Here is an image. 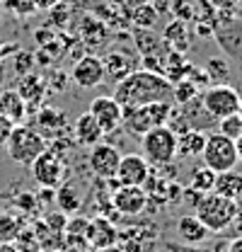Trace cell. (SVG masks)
<instances>
[{
  "label": "cell",
  "instance_id": "obj_18",
  "mask_svg": "<svg viewBox=\"0 0 242 252\" xmlns=\"http://www.w3.org/2000/svg\"><path fill=\"white\" fill-rule=\"evenodd\" d=\"M177 233H180L182 240L189 243V245H199V243H204L211 235V230L196 219L194 214H184V216L177 219Z\"/></svg>",
  "mask_w": 242,
  "mask_h": 252
},
{
  "label": "cell",
  "instance_id": "obj_12",
  "mask_svg": "<svg viewBox=\"0 0 242 252\" xmlns=\"http://www.w3.org/2000/svg\"><path fill=\"white\" fill-rule=\"evenodd\" d=\"M88 162H90V170L94 177H99V180H114L117 177V170H119V162H121V153L114 146L99 141V143H94L90 148Z\"/></svg>",
  "mask_w": 242,
  "mask_h": 252
},
{
  "label": "cell",
  "instance_id": "obj_28",
  "mask_svg": "<svg viewBox=\"0 0 242 252\" xmlns=\"http://www.w3.org/2000/svg\"><path fill=\"white\" fill-rule=\"evenodd\" d=\"M213 182H215V172L211 167L201 165V167H194L191 170V187L196 191H213Z\"/></svg>",
  "mask_w": 242,
  "mask_h": 252
},
{
  "label": "cell",
  "instance_id": "obj_2",
  "mask_svg": "<svg viewBox=\"0 0 242 252\" xmlns=\"http://www.w3.org/2000/svg\"><path fill=\"white\" fill-rule=\"evenodd\" d=\"M238 214H240V201L228 199V196H220L215 191H206L199 199V204L194 206V216L201 220L211 233L228 230L235 223Z\"/></svg>",
  "mask_w": 242,
  "mask_h": 252
},
{
  "label": "cell",
  "instance_id": "obj_4",
  "mask_svg": "<svg viewBox=\"0 0 242 252\" xmlns=\"http://www.w3.org/2000/svg\"><path fill=\"white\" fill-rule=\"evenodd\" d=\"M141 156L146 158L152 167L170 165L177 158V133L167 124L146 131L141 136Z\"/></svg>",
  "mask_w": 242,
  "mask_h": 252
},
{
  "label": "cell",
  "instance_id": "obj_8",
  "mask_svg": "<svg viewBox=\"0 0 242 252\" xmlns=\"http://www.w3.org/2000/svg\"><path fill=\"white\" fill-rule=\"evenodd\" d=\"M30 172L39 187L56 189L59 185H63L65 177H68V158H63L46 148V151L30 165Z\"/></svg>",
  "mask_w": 242,
  "mask_h": 252
},
{
  "label": "cell",
  "instance_id": "obj_29",
  "mask_svg": "<svg viewBox=\"0 0 242 252\" xmlns=\"http://www.w3.org/2000/svg\"><path fill=\"white\" fill-rule=\"evenodd\" d=\"M15 250L17 252H39L41 250V245H39V238H36V233H34V228L30 225H25L22 230H20V235L15 238Z\"/></svg>",
  "mask_w": 242,
  "mask_h": 252
},
{
  "label": "cell",
  "instance_id": "obj_13",
  "mask_svg": "<svg viewBox=\"0 0 242 252\" xmlns=\"http://www.w3.org/2000/svg\"><path fill=\"white\" fill-rule=\"evenodd\" d=\"M152 165L141 156V153H128V156H121L119 170H117V182L119 185H133V187H143L148 180H151Z\"/></svg>",
  "mask_w": 242,
  "mask_h": 252
},
{
  "label": "cell",
  "instance_id": "obj_42",
  "mask_svg": "<svg viewBox=\"0 0 242 252\" xmlns=\"http://www.w3.org/2000/svg\"><path fill=\"white\" fill-rule=\"evenodd\" d=\"M83 252H92V250H83Z\"/></svg>",
  "mask_w": 242,
  "mask_h": 252
},
{
  "label": "cell",
  "instance_id": "obj_31",
  "mask_svg": "<svg viewBox=\"0 0 242 252\" xmlns=\"http://www.w3.org/2000/svg\"><path fill=\"white\" fill-rule=\"evenodd\" d=\"M218 131L223 133V136H228V138H238L242 133V114H230V117H225V119H218Z\"/></svg>",
  "mask_w": 242,
  "mask_h": 252
},
{
  "label": "cell",
  "instance_id": "obj_14",
  "mask_svg": "<svg viewBox=\"0 0 242 252\" xmlns=\"http://www.w3.org/2000/svg\"><path fill=\"white\" fill-rule=\"evenodd\" d=\"M104 78H107L104 75V63L94 54H88V56L78 59L75 65H73V70H70V80L78 88H83V90H92V88L102 85Z\"/></svg>",
  "mask_w": 242,
  "mask_h": 252
},
{
  "label": "cell",
  "instance_id": "obj_35",
  "mask_svg": "<svg viewBox=\"0 0 242 252\" xmlns=\"http://www.w3.org/2000/svg\"><path fill=\"white\" fill-rule=\"evenodd\" d=\"M20 59H22V61H15V70H17V75H27L34 59H31L30 54H20Z\"/></svg>",
  "mask_w": 242,
  "mask_h": 252
},
{
  "label": "cell",
  "instance_id": "obj_26",
  "mask_svg": "<svg viewBox=\"0 0 242 252\" xmlns=\"http://www.w3.org/2000/svg\"><path fill=\"white\" fill-rule=\"evenodd\" d=\"M167 44H172V51H184L186 49V25L182 22V20H175L167 30H165V36H162Z\"/></svg>",
  "mask_w": 242,
  "mask_h": 252
},
{
  "label": "cell",
  "instance_id": "obj_19",
  "mask_svg": "<svg viewBox=\"0 0 242 252\" xmlns=\"http://www.w3.org/2000/svg\"><path fill=\"white\" fill-rule=\"evenodd\" d=\"M54 199H56V209L63 211L65 216H73V214H80L83 209V194L78 191V187L73 182H63L54 189Z\"/></svg>",
  "mask_w": 242,
  "mask_h": 252
},
{
  "label": "cell",
  "instance_id": "obj_33",
  "mask_svg": "<svg viewBox=\"0 0 242 252\" xmlns=\"http://www.w3.org/2000/svg\"><path fill=\"white\" fill-rule=\"evenodd\" d=\"M204 2L215 12H235L242 5V0H204Z\"/></svg>",
  "mask_w": 242,
  "mask_h": 252
},
{
  "label": "cell",
  "instance_id": "obj_6",
  "mask_svg": "<svg viewBox=\"0 0 242 252\" xmlns=\"http://www.w3.org/2000/svg\"><path fill=\"white\" fill-rule=\"evenodd\" d=\"M211 34L228 59L242 61V20L235 12H215L211 20Z\"/></svg>",
  "mask_w": 242,
  "mask_h": 252
},
{
  "label": "cell",
  "instance_id": "obj_17",
  "mask_svg": "<svg viewBox=\"0 0 242 252\" xmlns=\"http://www.w3.org/2000/svg\"><path fill=\"white\" fill-rule=\"evenodd\" d=\"M102 138H104V131L99 128V124L94 122V117H92L90 112H85V114H80L75 119V124H73V141L75 143H80L85 148H92Z\"/></svg>",
  "mask_w": 242,
  "mask_h": 252
},
{
  "label": "cell",
  "instance_id": "obj_24",
  "mask_svg": "<svg viewBox=\"0 0 242 252\" xmlns=\"http://www.w3.org/2000/svg\"><path fill=\"white\" fill-rule=\"evenodd\" d=\"M204 141H206V133H201L199 128H189L177 136V156L186 158V156H201L204 151Z\"/></svg>",
  "mask_w": 242,
  "mask_h": 252
},
{
  "label": "cell",
  "instance_id": "obj_21",
  "mask_svg": "<svg viewBox=\"0 0 242 252\" xmlns=\"http://www.w3.org/2000/svg\"><path fill=\"white\" fill-rule=\"evenodd\" d=\"M213 191L220 194V196H228V199H242V172L238 170H228V172H218L215 175V182H213Z\"/></svg>",
  "mask_w": 242,
  "mask_h": 252
},
{
  "label": "cell",
  "instance_id": "obj_37",
  "mask_svg": "<svg viewBox=\"0 0 242 252\" xmlns=\"http://www.w3.org/2000/svg\"><path fill=\"white\" fill-rule=\"evenodd\" d=\"M225 252H242V235H238L235 240H230L228 248H225Z\"/></svg>",
  "mask_w": 242,
  "mask_h": 252
},
{
  "label": "cell",
  "instance_id": "obj_1",
  "mask_svg": "<svg viewBox=\"0 0 242 252\" xmlns=\"http://www.w3.org/2000/svg\"><path fill=\"white\" fill-rule=\"evenodd\" d=\"M112 97L123 109L143 107L152 102H172V83L165 75L152 73L148 68H136L114 85Z\"/></svg>",
  "mask_w": 242,
  "mask_h": 252
},
{
  "label": "cell",
  "instance_id": "obj_16",
  "mask_svg": "<svg viewBox=\"0 0 242 252\" xmlns=\"http://www.w3.org/2000/svg\"><path fill=\"white\" fill-rule=\"evenodd\" d=\"M31 126H34L44 138H46V136H63L65 128H68V119H65V114H63L60 109H56V107H44V109L36 112Z\"/></svg>",
  "mask_w": 242,
  "mask_h": 252
},
{
  "label": "cell",
  "instance_id": "obj_25",
  "mask_svg": "<svg viewBox=\"0 0 242 252\" xmlns=\"http://www.w3.org/2000/svg\"><path fill=\"white\" fill-rule=\"evenodd\" d=\"M25 228V219L12 211H0V243H15L20 230Z\"/></svg>",
  "mask_w": 242,
  "mask_h": 252
},
{
  "label": "cell",
  "instance_id": "obj_36",
  "mask_svg": "<svg viewBox=\"0 0 242 252\" xmlns=\"http://www.w3.org/2000/svg\"><path fill=\"white\" fill-rule=\"evenodd\" d=\"M12 122L10 119H5L2 114H0V146H5V141H7V136H10V131H12Z\"/></svg>",
  "mask_w": 242,
  "mask_h": 252
},
{
  "label": "cell",
  "instance_id": "obj_9",
  "mask_svg": "<svg viewBox=\"0 0 242 252\" xmlns=\"http://www.w3.org/2000/svg\"><path fill=\"white\" fill-rule=\"evenodd\" d=\"M201 104H204L206 114L218 122V119H225V117L240 112L242 97L233 85L218 83V85H211V88L204 90V94H201Z\"/></svg>",
  "mask_w": 242,
  "mask_h": 252
},
{
  "label": "cell",
  "instance_id": "obj_39",
  "mask_svg": "<svg viewBox=\"0 0 242 252\" xmlns=\"http://www.w3.org/2000/svg\"><path fill=\"white\" fill-rule=\"evenodd\" d=\"M235 148H238V162H242V133L235 138Z\"/></svg>",
  "mask_w": 242,
  "mask_h": 252
},
{
  "label": "cell",
  "instance_id": "obj_15",
  "mask_svg": "<svg viewBox=\"0 0 242 252\" xmlns=\"http://www.w3.org/2000/svg\"><path fill=\"white\" fill-rule=\"evenodd\" d=\"M119 238H121L119 228L114 225V220L109 219V216H92V219L88 220L85 240H88V248H90L92 252L119 243Z\"/></svg>",
  "mask_w": 242,
  "mask_h": 252
},
{
  "label": "cell",
  "instance_id": "obj_23",
  "mask_svg": "<svg viewBox=\"0 0 242 252\" xmlns=\"http://www.w3.org/2000/svg\"><path fill=\"white\" fill-rule=\"evenodd\" d=\"M17 93L25 102H39L44 99L46 94V78L41 75H34V73H27L20 78V85H17Z\"/></svg>",
  "mask_w": 242,
  "mask_h": 252
},
{
  "label": "cell",
  "instance_id": "obj_41",
  "mask_svg": "<svg viewBox=\"0 0 242 252\" xmlns=\"http://www.w3.org/2000/svg\"><path fill=\"white\" fill-rule=\"evenodd\" d=\"M39 252H60V250H46V248H41Z\"/></svg>",
  "mask_w": 242,
  "mask_h": 252
},
{
  "label": "cell",
  "instance_id": "obj_32",
  "mask_svg": "<svg viewBox=\"0 0 242 252\" xmlns=\"http://www.w3.org/2000/svg\"><path fill=\"white\" fill-rule=\"evenodd\" d=\"M44 223H46V228H51L54 233H63V228H65V223H68V216L63 214V211H49V214H44Z\"/></svg>",
  "mask_w": 242,
  "mask_h": 252
},
{
  "label": "cell",
  "instance_id": "obj_10",
  "mask_svg": "<svg viewBox=\"0 0 242 252\" xmlns=\"http://www.w3.org/2000/svg\"><path fill=\"white\" fill-rule=\"evenodd\" d=\"M148 206V191L143 187H133V185H119L112 187L109 191V209L117 211L123 219H136L146 211Z\"/></svg>",
  "mask_w": 242,
  "mask_h": 252
},
{
  "label": "cell",
  "instance_id": "obj_5",
  "mask_svg": "<svg viewBox=\"0 0 242 252\" xmlns=\"http://www.w3.org/2000/svg\"><path fill=\"white\" fill-rule=\"evenodd\" d=\"M175 102H152L143 107H133V109H123V122L121 126L131 133V136H143L146 131H151L155 126L167 124L170 114H172Z\"/></svg>",
  "mask_w": 242,
  "mask_h": 252
},
{
  "label": "cell",
  "instance_id": "obj_7",
  "mask_svg": "<svg viewBox=\"0 0 242 252\" xmlns=\"http://www.w3.org/2000/svg\"><path fill=\"white\" fill-rule=\"evenodd\" d=\"M201 160L206 167H211L213 172H228L238 167V148L235 141L223 136L220 131H211L206 133L204 141V151H201Z\"/></svg>",
  "mask_w": 242,
  "mask_h": 252
},
{
  "label": "cell",
  "instance_id": "obj_40",
  "mask_svg": "<svg viewBox=\"0 0 242 252\" xmlns=\"http://www.w3.org/2000/svg\"><path fill=\"white\" fill-rule=\"evenodd\" d=\"M0 252H17L12 243H0Z\"/></svg>",
  "mask_w": 242,
  "mask_h": 252
},
{
  "label": "cell",
  "instance_id": "obj_34",
  "mask_svg": "<svg viewBox=\"0 0 242 252\" xmlns=\"http://www.w3.org/2000/svg\"><path fill=\"white\" fill-rule=\"evenodd\" d=\"M206 75H209V78H215V80L225 78V75H228V63L223 61V59H211L209 68H206Z\"/></svg>",
  "mask_w": 242,
  "mask_h": 252
},
{
  "label": "cell",
  "instance_id": "obj_27",
  "mask_svg": "<svg viewBox=\"0 0 242 252\" xmlns=\"http://www.w3.org/2000/svg\"><path fill=\"white\" fill-rule=\"evenodd\" d=\"M196 94H199V88L191 83V80H186V78H182L177 83H172V102H177V104H186V102H194L196 99Z\"/></svg>",
  "mask_w": 242,
  "mask_h": 252
},
{
  "label": "cell",
  "instance_id": "obj_30",
  "mask_svg": "<svg viewBox=\"0 0 242 252\" xmlns=\"http://www.w3.org/2000/svg\"><path fill=\"white\" fill-rule=\"evenodd\" d=\"M155 17H157V12H155V7L152 5H146V2H141V5H136V10H133V25L138 27V30H151L152 25H155Z\"/></svg>",
  "mask_w": 242,
  "mask_h": 252
},
{
  "label": "cell",
  "instance_id": "obj_20",
  "mask_svg": "<svg viewBox=\"0 0 242 252\" xmlns=\"http://www.w3.org/2000/svg\"><path fill=\"white\" fill-rule=\"evenodd\" d=\"M0 114L12 124H22L27 117V102L20 97L17 90H5L0 93Z\"/></svg>",
  "mask_w": 242,
  "mask_h": 252
},
{
  "label": "cell",
  "instance_id": "obj_11",
  "mask_svg": "<svg viewBox=\"0 0 242 252\" xmlns=\"http://www.w3.org/2000/svg\"><path fill=\"white\" fill-rule=\"evenodd\" d=\"M88 112L94 117V122L104 131V136H107V133H114L121 126V122H123V107H121L112 94L94 97L90 102V109H88Z\"/></svg>",
  "mask_w": 242,
  "mask_h": 252
},
{
  "label": "cell",
  "instance_id": "obj_38",
  "mask_svg": "<svg viewBox=\"0 0 242 252\" xmlns=\"http://www.w3.org/2000/svg\"><path fill=\"white\" fill-rule=\"evenodd\" d=\"M97 252H126V248L121 245V243H114V245H109V248H102V250Z\"/></svg>",
  "mask_w": 242,
  "mask_h": 252
},
{
  "label": "cell",
  "instance_id": "obj_22",
  "mask_svg": "<svg viewBox=\"0 0 242 252\" xmlns=\"http://www.w3.org/2000/svg\"><path fill=\"white\" fill-rule=\"evenodd\" d=\"M102 63H104V75L112 78V80H117V83L133 70L131 56L123 54V51H112V54H107V56L102 59Z\"/></svg>",
  "mask_w": 242,
  "mask_h": 252
},
{
  "label": "cell",
  "instance_id": "obj_3",
  "mask_svg": "<svg viewBox=\"0 0 242 252\" xmlns=\"http://www.w3.org/2000/svg\"><path fill=\"white\" fill-rule=\"evenodd\" d=\"M46 146H49V141L31 124H15L10 136H7V141H5L7 156L12 158L15 162L27 165V167L46 151Z\"/></svg>",
  "mask_w": 242,
  "mask_h": 252
}]
</instances>
